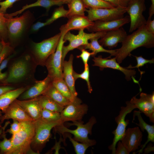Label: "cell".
<instances>
[{
	"label": "cell",
	"mask_w": 154,
	"mask_h": 154,
	"mask_svg": "<svg viewBox=\"0 0 154 154\" xmlns=\"http://www.w3.org/2000/svg\"><path fill=\"white\" fill-rule=\"evenodd\" d=\"M120 48L116 49L115 57L119 64L133 50L140 47L151 48L154 46V34L149 32L145 25L137 29L132 33L127 35L122 42Z\"/></svg>",
	"instance_id": "1"
},
{
	"label": "cell",
	"mask_w": 154,
	"mask_h": 154,
	"mask_svg": "<svg viewBox=\"0 0 154 154\" xmlns=\"http://www.w3.org/2000/svg\"><path fill=\"white\" fill-rule=\"evenodd\" d=\"M37 65L33 58L29 54L15 59L11 64L3 82L5 85L11 86L24 82L31 77Z\"/></svg>",
	"instance_id": "2"
},
{
	"label": "cell",
	"mask_w": 154,
	"mask_h": 154,
	"mask_svg": "<svg viewBox=\"0 0 154 154\" xmlns=\"http://www.w3.org/2000/svg\"><path fill=\"white\" fill-rule=\"evenodd\" d=\"M21 122L20 130L11 138L12 147L10 154H36L31 147L35 133L33 121Z\"/></svg>",
	"instance_id": "3"
},
{
	"label": "cell",
	"mask_w": 154,
	"mask_h": 154,
	"mask_svg": "<svg viewBox=\"0 0 154 154\" xmlns=\"http://www.w3.org/2000/svg\"><path fill=\"white\" fill-rule=\"evenodd\" d=\"M72 123H67L68 126L75 125L77 128L74 130L68 128L64 125L62 124L54 127L56 132H58L64 135V133H68L73 134L72 138L75 140L81 143H86L92 146L96 144V142L94 139L89 138L88 135L92 134V129L93 125L97 122L95 117L92 116L88 121L84 124V122L81 121H74Z\"/></svg>",
	"instance_id": "4"
},
{
	"label": "cell",
	"mask_w": 154,
	"mask_h": 154,
	"mask_svg": "<svg viewBox=\"0 0 154 154\" xmlns=\"http://www.w3.org/2000/svg\"><path fill=\"white\" fill-rule=\"evenodd\" d=\"M35 133L31 144V148L36 154L39 153L51 137V129L56 126L64 123L62 120L49 121L41 117L33 120Z\"/></svg>",
	"instance_id": "5"
},
{
	"label": "cell",
	"mask_w": 154,
	"mask_h": 154,
	"mask_svg": "<svg viewBox=\"0 0 154 154\" xmlns=\"http://www.w3.org/2000/svg\"><path fill=\"white\" fill-rule=\"evenodd\" d=\"M61 36L60 33L40 42L33 43V57L37 65L45 66L47 59L55 52Z\"/></svg>",
	"instance_id": "6"
},
{
	"label": "cell",
	"mask_w": 154,
	"mask_h": 154,
	"mask_svg": "<svg viewBox=\"0 0 154 154\" xmlns=\"http://www.w3.org/2000/svg\"><path fill=\"white\" fill-rule=\"evenodd\" d=\"M84 30H81L79 31L78 34L77 35L72 33L70 31L64 35V40L66 42L68 41L69 44L67 46H63L62 65L66 54L70 51L87 44L89 43L88 40L92 38L95 37L100 38L106 33L105 32H97L88 33H85Z\"/></svg>",
	"instance_id": "7"
},
{
	"label": "cell",
	"mask_w": 154,
	"mask_h": 154,
	"mask_svg": "<svg viewBox=\"0 0 154 154\" xmlns=\"http://www.w3.org/2000/svg\"><path fill=\"white\" fill-rule=\"evenodd\" d=\"M64 34H61L60 38L55 52L47 59L45 66L48 72V75L52 81L63 79L62 65V49L64 43Z\"/></svg>",
	"instance_id": "8"
},
{
	"label": "cell",
	"mask_w": 154,
	"mask_h": 154,
	"mask_svg": "<svg viewBox=\"0 0 154 154\" xmlns=\"http://www.w3.org/2000/svg\"><path fill=\"white\" fill-rule=\"evenodd\" d=\"M126 104V106H122L121 108L119 115L115 118L117 126L116 129L112 132L114 135V137L112 143L108 147L109 149L112 151V154H115L116 145L123 135L126 127L129 123V120L125 119L126 116L135 108L133 104L130 101H127Z\"/></svg>",
	"instance_id": "9"
},
{
	"label": "cell",
	"mask_w": 154,
	"mask_h": 154,
	"mask_svg": "<svg viewBox=\"0 0 154 154\" xmlns=\"http://www.w3.org/2000/svg\"><path fill=\"white\" fill-rule=\"evenodd\" d=\"M126 7H117L112 8H88L86 11L87 17L90 21H110L124 17L126 12Z\"/></svg>",
	"instance_id": "10"
},
{
	"label": "cell",
	"mask_w": 154,
	"mask_h": 154,
	"mask_svg": "<svg viewBox=\"0 0 154 154\" xmlns=\"http://www.w3.org/2000/svg\"><path fill=\"white\" fill-rule=\"evenodd\" d=\"M126 8L130 19L129 32H131L146 23V20L143 14L146 8L145 0H129Z\"/></svg>",
	"instance_id": "11"
},
{
	"label": "cell",
	"mask_w": 154,
	"mask_h": 154,
	"mask_svg": "<svg viewBox=\"0 0 154 154\" xmlns=\"http://www.w3.org/2000/svg\"><path fill=\"white\" fill-rule=\"evenodd\" d=\"M93 60L94 62L93 66H99L101 70H103L105 68H110L119 70L124 74L127 80H131L132 78L135 83H138V81L135 79L134 77L136 73L135 70L129 69L121 66L117 62L115 57L108 59L107 58H103L101 56H99L98 57L94 56Z\"/></svg>",
	"instance_id": "12"
},
{
	"label": "cell",
	"mask_w": 154,
	"mask_h": 154,
	"mask_svg": "<svg viewBox=\"0 0 154 154\" xmlns=\"http://www.w3.org/2000/svg\"><path fill=\"white\" fill-rule=\"evenodd\" d=\"M136 96L133 97L130 101L134 105L135 108L138 109L149 117L150 122H154V93L147 94L142 92L140 98H137Z\"/></svg>",
	"instance_id": "13"
},
{
	"label": "cell",
	"mask_w": 154,
	"mask_h": 154,
	"mask_svg": "<svg viewBox=\"0 0 154 154\" xmlns=\"http://www.w3.org/2000/svg\"><path fill=\"white\" fill-rule=\"evenodd\" d=\"M88 106L85 104L71 102L64 107L60 113L61 119L65 122L81 121L88 110Z\"/></svg>",
	"instance_id": "14"
},
{
	"label": "cell",
	"mask_w": 154,
	"mask_h": 154,
	"mask_svg": "<svg viewBox=\"0 0 154 154\" xmlns=\"http://www.w3.org/2000/svg\"><path fill=\"white\" fill-rule=\"evenodd\" d=\"M142 137L141 131L138 127H136L127 128L120 141L130 153L139 149Z\"/></svg>",
	"instance_id": "15"
},
{
	"label": "cell",
	"mask_w": 154,
	"mask_h": 154,
	"mask_svg": "<svg viewBox=\"0 0 154 154\" xmlns=\"http://www.w3.org/2000/svg\"><path fill=\"white\" fill-rule=\"evenodd\" d=\"M28 18L29 15L26 13L18 17L7 18L8 37L10 39L15 40L21 36Z\"/></svg>",
	"instance_id": "16"
},
{
	"label": "cell",
	"mask_w": 154,
	"mask_h": 154,
	"mask_svg": "<svg viewBox=\"0 0 154 154\" xmlns=\"http://www.w3.org/2000/svg\"><path fill=\"white\" fill-rule=\"evenodd\" d=\"M130 22L129 16L118 19L110 21H96L87 29L90 32H107L118 29Z\"/></svg>",
	"instance_id": "17"
},
{
	"label": "cell",
	"mask_w": 154,
	"mask_h": 154,
	"mask_svg": "<svg viewBox=\"0 0 154 154\" xmlns=\"http://www.w3.org/2000/svg\"><path fill=\"white\" fill-rule=\"evenodd\" d=\"M0 117V124L6 119H12L19 122L33 121L25 111L15 101L6 109Z\"/></svg>",
	"instance_id": "18"
},
{
	"label": "cell",
	"mask_w": 154,
	"mask_h": 154,
	"mask_svg": "<svg viewBox=\"0 0 154 154\" xmlns=\"http://www.w3.org/2000/svg\"><path fill=\"white\" fill-rule=\"evenodd\" d=\"M127 34L124 29L121 27L118 29L106 32L98 41L103 46L111 49L117 46L118 43L122 42Z\"/></svg>",
	"instance_id": "19"
},
{
	"label": "cell",
	"mask_w": 154,
	"mask_h": 154,
	"mask_svg": "<svg viewBox=\"0 0 154 154\" xmlns=\"http://www.w3.org/2000/svg\"><path fill=\"white\" fill-rule=\"evenodd\" d=\"M94 22L90 21L85 15L74 16L69 18L66 24L61 26L60 28V33L65 34L71 30L79 31L87 29L93 25Z\"/></svg>",
	"instance_id": "20"
},
{
	"label": "cell",
	"mask_w": 154,
	"mask_h": 154,
	"mask_svg": "<svg viewBox=\"0 0 154 154\" xmlns=\"http://www.w3.org/2000/svg\"><path fill=\"white\" fill-rule=\"evenodd\" d=\"M52 81L48 76L44 80L35 81V83L20 96L19 100L34 98L41 95Z\"/></svg>",
	"instance_id": "21"
},
{
	"label": "cell",
	"mask_w": 154,
	"mask_h": 154,
	"mask_svg": "<svg viewBox=\"0 0 154 154\" xmlns=\"http://www.w3.org/2000/svg\"><path fill=\"white\" fill-rule=\"evenodd\" d=\"M15 101L25 111L33 120L41 117L42 108L36 98L23 100L16 99Z\"/></svg>",
	"instance_id": "22"
},
{
	"label": "cell",
	"mask_w": 154,
	"mask_h": 154,
	"mask_svg": "<svg viewBox=\"0 0 154 154\" xmlns=\"http://www.w3.org/2000/svg\"><path fill=\"white\" fill-rule=\"evenodd\" d=\"M74 56L71 54L68 61L64 60L62 63L63 79L72 94L77 96L78 93L75 87V81L73 75V62Z\"/></svg>",
	"instance_id": "23"
},
{
	"label": "cell",
	"mask_w": 154,
	"mask_h": 154,
	"mask_svg": "<svg viewBox=\"0 0 154 154\" xmlns=\"http://www.w3.org/2000/svg\"><path fill=\"white\" fill-rule=\"evenodd\" d=\"M29 86H22L9 91L0 96V110L3 113L7 107L24 91Z\"/></svg>",
	"instance_id": "24"
},
{
	"label": "cell",
	"mask_w": 154,
	"mask_h": 154,
	"mask_svg": "<svg viewBox=\"0 0 154 154\" xmlns=\"http://www.w3.org/2000/svg\"><path fill=\"white\" fill-rule=\"evenodd\" d=\"M63 4L64 3L62 2L56 0H37L34 3L27 4L23 6L21 9L15 12L9 14H5L4 16L6 18L13 17L21 14L27 9L36 7H42L48 11L53 6H60Z\"/></svg>",
	"instance_id": "25"
},
{
	"label": "cell",
	"mask_w": 154,
	"mask_h": 154,
	"mask_svg": "<svg viewBox=\"0 0 154 154\" xmlns=\"http://www.w3.org/2000/svg\"><path fill=\"white\" fill-rule=\"evenodd\" d=\"M140 111H135L134 112V116H137L139 122L138 123H135L140 127L141 130L144 131L145 130L148 133L147 139L144 144L141 147V149L139 151L136 152L142 153L143 151L144 148L146 145L149 141L153 142H154V125H149L146 123L143 119L141 117Z\"/></svg>",
	"instance_id": "26"
},
{
	"label": "cell",
	"mask_w": 154,
	"mask_h": 154,
	"mask_svg": "<svg viewBox=\"0 0 154 154\" xmlns=\"http://www.w3.org/2000/svg\"><path fill=\"white\" fill-rule=\"evenodd\" d=\"M99 37H95L90 39V42L87 44L79 47L78 48L79 50L81 49H88L91 50L93 53L92 56H95L96 54L100 52H105L109 53L110 54L109 58L111 56H115L116 53V49L107 50L103 48L98 42V40Z\"/></svg>",
	"instance_id": "27"
},
{
	"label": "cell",
	"mask_w": 154,
	"mask_h": 154,
	"mask_svg": "<svg viewBox=\"0 0 154 154\" xmlns=\"http://www.w3.org/2000/svg\"><path fill=\"white\" fill-rule=\"evenodd\" d=\"M52 83L54 87L65 97L71 102L81 104L82 100L77 96H74L63 79L52 81Z\"/></svg>",
	"instance_id": "28"
},
{
	"label": "cell",
	"mask_w": 154,
	"mask_h": 154,
	"mask_svg": "<svg viewBox=\"0 0 154 154\" xmlns=\"http://www.w3.org/2000/svg\"><path fill=\"white\" fill-rule=\"evenodd\" d=\"M42 95L50 97L58 104L64 107L71 102L54 87L52 82Z\"/></svg>",
	"instance_id": "29"
},
{
	"label": "cell",
	"mask_w": 154,
	"mask_h": 154,
	"mask_svg": "<svg viewBox=\"0 0 154 154\" xmlns=\"http://www.w3.org/2000/svg\"><path fill=\"white\" fill-rule=\"evenodd\" d=\"M36 98L42 109L60 113L64 108L48 96L41 95Z\"/></svg>",
	"instance_id": "30"
},
{
	"label": "cell",
	"mask_w": 154,
	"mask_h": 154,
	"mask_svg": "<svg viewBox=\"0 0 154 154\" xmlns=\"http://www.w3.org/2000/svg\"><path fill=\"white\" fill-rule=\"evenodd\" d=\"M68 10L67 17L68 19L75 16H84L86 7L82 0H71L67 4Z\"/></svg>",
	"instance_id": "31"
},
{
	"label": "cell",
	"mask_w": 154,
	"mask_h": 154,
	"mask_svg": "<svg viewBox=\"0 0 154 154\" xmlns=\"http://www.w3.org/2000/svg\"><path fill=\"white\" fill-rule=\"evenodd\" d=\"M86 8H112L115 7L103 0H82Z\"/></svg>",
	"instance_id": "32"
},
{
	"label": "cell",
	"mask_w": 154,
	"mask_h": 154,
	"mask_svg": "<svg viewBox=\"0 0 154 154\" xmlns=\"http://www.w3.org/2000/svg\"><path fill=\"white\" fill-rule=\"evenodd\" d=\"M73 75L75 81L78 78H82L86 81L87 85L88 91L90 93H92V89L90 81L89 68L88 64L84 66V70L81 74H78L74 70Z\"/></svg>",
	"instance_id": "33"
},
{
	"label": "cell",
	"mask_w": 154,
	"mask_h": 154,
	"mask_svg": "<svg viewBox=\"0 0 154 154\" xmlns=\"http://www.w3.org/2000/svg\"><path fill=\"white\" fill-rule=\"evenodd\" d=\"M67 137L71 142L76 154H84L88 147H90L88 144L83 143H79L74 140L70 135L68 134Z\"/></svg>",
	"instance_id": "34"
},
{
	"label": "cell",
	"mask_w": 154,
	"mask_h": 154,
	"mask_svg": "<svg viewBox=\"0 0 154 154\" xmlns=\"http://www.w3.org/2000/svg\"><path fill=\"white\" fill-rule=\"evenodd\" d=\"M41 117L45 120L51 121L61 120L60 113L42 109Z\"/></svg>",
	"instance_id": "35"
},
{
	"label": "cell",
	"mask_w": 154,
	"mask_h": 154,
	"mask_svg": "<svg viewBox=\"0 0 154 154\" xmlns=\"http://www.w3.org/2000/svg\"><path fill=\"white\" fill-rule=\"evenodd\" d=\"M68 11L66 10L63 6H59L54 10L51 17L46 21L49 25L60 18L67 17Z\"/></svg>",
	"instance_id": "36"
},
{
	"label": "cell",
	"mask_w": 154,
	"mask_h": 154,
	"mask_svg": "<svg viewBox=\"0 0 154 154\" xmlns=\"http://www.w3.org/2000/svg\"><path fill=\"white\" fill-rule=\"evenodd\" d=\"M3 135V139L0 141V154H10L12 147L11 139H7L5 133Z\"/></svg>",
	"instance_id": "37"
},
{
	"label": "cell",
	"mask_w": 154,
	"mask_h": 154,
	"mask_svg": "<svg viewBox=\"0 0 154 154\" xmlns=\"http://www.w3.org/2000/svg\"><path fill=\"white\" fill-rule=\"evenodd\" d=\"M7 21V18L5 16L4 14L0 12V35L1 39L4 40L8 37Z\"/></svg>",
	"instance_id": "38"
},
{
	"label": "cell",
	"mask_w": 154,
	"mask_h": 154,
	"mask_svg": "<svg viewBox=\"0 0 154 154\" xmlns=\"http://www.w3.org/2000/svg\"><path fill=\"white\" fill-rule=\"evenodd\" d=\"M16 53H12L5 58L0 64V81L5 79L7 77V73L6 72L3 73L2 71L7 66L8 63L10 60L15 55Z\"/></svg>",
	"instance_id": "39"
},
{
	"label": "cell",
	"mask_w": 154,
	"mask_h": 154,
	"mask_svg": "<svg viewBox=\"0 0 154 154\" xmlns=\"http://www.w3.org/2000/svg\"><path fill=\"white\" fill-rule=\"evenodd\" d=\"M13 50L9 43L5 42L3 49L0 53V64L5 58L13 53Z\"/></svg>",
	"instance_id": "40"
},
{
	"label": "cell",
	"mask_w": 154,
	"mask_h": 154,
	"mask_svg": "<svg viewBox=\"0 0 154 154\" xmlns=\"http://www.w3.org/2000/svg\"><path fill=\"white\" fill-rule=\"evenodd\" d=\"M136 58L137 62V64L134 66H132L131 65L126 68H137L139 69V68L143 66L145 64L147 63L150 64H153L154 63V59L152 58L151 60H147L142 57L141 56H134Z\"/></svg>",
	"instance_id": "41"
},
{
	"label": "cell",
	"mask_w": 154,
	"mask_h": 154,
	"mask_svg": "<svg viewBox=\"0 0 154 154\" xmlns=\"http://www.w3.org/2000/svg\"><path fill=\"white\" fill-rule=\"evenodd\" d=\"M20 0H5L0 1V12L3 14H5L7 9L12 7L13 4Z\"/></svg>",
	"instance_id": "42"
},
{
	"label": "cell",
	"mask_w": 154,
	"mask_h": 154,
	"mask_svg": "<svg viewBox=\"0 0 154 154\" xmlns=\"http://www.w3.org/2000/svg\"><path fill=\"white\" fill-rule=\"evenodd\" d=\"M13 120V122L11 125L10 129L7 130L6 131L12 135L18 132L20 129L21 126V122L15 119Z\"/></svg>",
	"instance_id": "43"
},
{
	"label": "cell",
	"mask_w": 154,
	"mask_h": 154,
	"mask_svg": "<svg viewBox=\"0 0 154 154\" xmlns=\"http://www.w3.org/2000/svg\"><path fill=\"white\" fill-rule=\"evenodd\" d=\"M80 50H81V53L80 55L77 56L76 58H81L84 65H86L88 64V62L89 58L91 56H92L93 53L92 52H90L84 49H81Z\"/></svg>",
	"instance_id": "44"
},
{
	"label": "cell",
	"mask_w": 154,
	"mask_h": 154,
	"mask_svg": "<svg viewBox=\"0 0 154 154\" xmlns=\"http://www.w3.org/2000/svg\"><path fill=\"white\" fill-rule=\"evenodd\" d=\"M108 2L115 7H127L129 0H103Z\"/></svg>",
	"instance_id": "45"
},
{
	"label": "cell",
	"mask_w": 154,
	"mask_h": 154,
	"mask_svg": "<svg viewBox=\"0 0 154 154\" xmlns=\"http://www.w3.org/2000/svg\"><path fill=\"white\" fill-rule=\"evenodd\" d=\"M117 143V148H116L115 154H129V153L126 147L120 141H119Z\"/></svg>",
	"instance_id": "46"
},
{
	"label": "cell",
	"mask_w": 154,
	"mask_h": 154,
	"mask_svg": "<svg viewBox=\"0 0 154 154\" xmlns=\"http://www.w3.org/2000/svg\"><path fill=\"white\" fill-rule=\"evenodd\" d=\"M151 18H148L145 24L147 31L149 33L154 34V20H152Z\"/></svg>",
	"instance_id": "47"
},
{
	"label": "cell",
	"mask_w": 154,
	"mask_h": 154,
	"mask_svg": "<svg viewBox=\"0 0 154 154\" xmlns=\"http://www.w3.org/2000/svg\"><path fill=\"white\" fill-rule=\"evenodd\" d=\"M48 25L49 24L46 21L45 22H37L32 26L31 31L33 32L37 31L42 27Z\"/></svg>",
	"instance_id": "48"
},
{
	"label": "cell",
	"mask_w": 154,
	"mask_h": 154,
	"mask_svg": "<svg viewBox=\"0 0 154 154\" xmlns=\"http://www.w3.org/2000/svg\"><path fill=\"white\" fill-rule=\"evenodd\" d=\"M15 89V88L11 85H5L0 86V96L7 92Z\"/></svg>",
	"instance_id": "49"
},
{
	"label": "cell",
	"mask_w": 154,
	"mask_h": 154,
	"mask_svg": "<svg viewBox=\"0 0 154 154\" xmlns=\"http://www.w3.org/2000/svg\"><path fill=\"white\" fill-rule=\"evenodd\" d=\"M62 139H60L59 141L58 142H56L55 144L52 148L53 149L55 150V154H58L59 150L62 147L60 146V143L62 141Z\"/></svg>",
	"instance_id": "50"
},
{
	"label": "cell",
	"mask_w": 154,
	"mask_h": 154,
	"mask_svg": "<svg viewBox=\"0 0 154 154\" xmlns=\"http://www.w3.org/2000/svg\"><path fill=\"white\" fill-rule=\"evenodd\" d=\"M151 4L149 9V18H151L152 16L154 14V0H151Z\"/></svg>",
	"instance_id": "51"
},
{
	"label": "cell",
	"mask_w": 154,
	"mask_h": 154,
	"mask_svg": "<svg viewBox=\"0 0 154 154\" xmlns=\"http://www.w3.org/2000/svg\"><path fill=\"white\" fill-rule=\"evenodd\" d=\"M5 42V40L2 39H1V40L0 41V53L3 49Z\"/></svg>",
	"instance_id": "52"
},
{
	"label": "cell",
	"mask_w": 154,
	"mask_h": 154,
	"mask_svg": "<svg viewBox=\"0 0 154 154\" xmlns=\"http://www.w3.org/2000/svg\"><path fill=\"white\" fill-rule=\"evenodd\" d=\"M62 2L64 4H68L71 0H56Z\"/></svg>",
	"instance_id": "53"
},
{
	"label": "cell",
	"mask_w": 154,
	"mask_h": 154,
	"mask_svg": "<svg viewBox=\"0 0 154 154\" xmlns=\"http://www.w3.org/2000/svg\"><path fill=\"white\" fill-rule=\"evenodd\" d=\"M1 132H2L0 130V135L1 134Z\"/></svg>",
	"instance_id": "54"
},
{
	"label": "cell",
	"mask_w": 154,
	"mask_h": 154,
	"mask_svg": "<svg viewBox=\"0 0 154 154\" xmlns=\"http://www.w3.org/2000/svg\"><path fill=\"white\" fill-rule=\"evenodd\" d=\"M2 116L1 115V112L0 111V117H1V116Z\"/></svg>",
	"instance_id": "55"
},
{
	"label": "cell",
	"mask_w": 154,
	"mask_h": 154,
	"mask_svg": "<svg viewBox=\"0 0 154 154\" xmlns=\"http://www.w3.org/2000/svg\"><path fill=\"white\" fill-rule=\"evenodd\" d=\"M2 0H0V1H1Z\"/></svg>",
	"instance_id": "56"
}]
</instances>
